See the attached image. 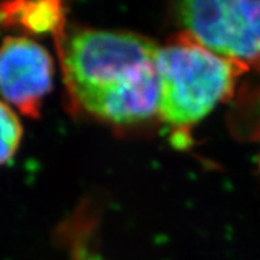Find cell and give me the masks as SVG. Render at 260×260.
Listing matches in <instances>:
<instances>
[{
	"label": "cell",
	"mask_w": 260,
	"mask_h": 260,
	"mask_svg": "<svg viewBox=\"0 0 260 260\" xmlns=\"http://www.w3.org/2000/svg\"><path fill=\"white\" fill-rule=\"evenodd\" d=\"M259 166H260V159H259Z\"/></svg>",
	"instance_id": "cell-7"
},
{
	"label": "cell",
	"mask_w": 260,
	"mask_h": 260,
	"mask_svg": "<svg viewBox=\"0 0 260 260\" xmlns=\"http://www.w3.org/2000/svg\"><path fill=\"white\" fill-rule=\"evenodd\" d=\"M23 126L16 113L0 101V165L7 164L19 149Z\"/></svg>",
	"instance_id": "cell-6"
},
{
	"label": "cell",
	"mask_w": 260,
	"mask_h": 260,
	"mask_svg": "<svg viewBox=\"0 0 260 260\" xmlns=\"http://www.w3.org/2000/svg\"><path fill=\"white\" fill-rule=\"evenodd\" d=\"M247 69L246 65L207 51L187 36L159 47L158 114L174 126L197 123L233 94L236 79Z\"/></svg>",
	"instance_id": "cell-2"
},
{
	"label": "cell",
	"mask_w": 260,
	"mask_h": 260,
	"mask_svg": "<svg viewBox=\"0 0 260 260\" xmlns=\"http://www.w3.org/2000/svg\"><path fill=\"white\" fill-rule=\"evenodd\" d=\"M61 4L57 2H12L0 4V25L31 34L60 31Z\"/></svg>",
	"instance_id": "cell-5"
},
{
	"label": "cell",
	"mask_w": 260,
	"mask_h": 260,
	"mask_svg": "<svg viewBox=\"0 0 260 260\" xmlns=\"http://www.w3.org/2000/svg\"><path fill=\"white\" fill-rule=\"evenodd\" d=\"M158 47L133 32L79 29L61 48L64 75L77 104L114 123L158 114Z\"/></svg>",
	"instance_id": "cell-1"
},
{
	"label": "cell",
	"mask_w": 260,
	"mask_h": 260,
	"mask_svg": "<svg viewBox=\"0 0 260 260\" xmlns=\"http://www.w3.org/2000/svg\"><path fill=\"white\" fill-rule=\"evenodd\" d=\"M177 16L186 36L201 47L247 68H260V2H183Z\"/></svg>",
	"instance_id": "cell-3"
},
{
	"label": "cell",
	"mask_w": 260,
	"mask_h": 260,
	"mask_svg": "<svg viewBox=\"0 0 260 260\" xmlns=\"http://www.w3.org/2000/svg\"><path fill=\"white\" fill-rule=\"evenodd\" d=\"M53 82V61L34 40L8 36L0 45V96L27 117L40 114Z\"/></svg>",
	"instance_id": "cell-4"
}]
</instances>
